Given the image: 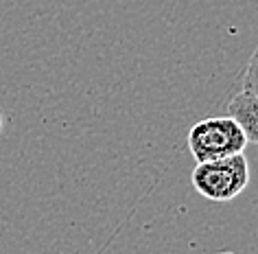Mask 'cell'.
Instances as JSON below:
<instances>
[{"instance_id":"6da1fadb","label":"cell","mask_w":258,"mask_h":254,"mask_svg":"<svg viewBox=\"0 0 258 254\" xmlns=\"http://www.w3.org/2000/svg\"><path fill=\"white\" fill-rule=\"evenodd\" d=\"M192 188L210 201H232L249 184V162L243 154L197 162L190 175Z\"/></svg>"},{"instance_id":"7a4b0ae2","label":"cell","mask_w":258,"mask_h":254,"mask_svg":"<svg viewBox=\"0 0 258 254\" xmlns=\"http://www.w3.org/2000/svg\"><path fill=\"white\" fill-rule=\"evenodd\" d=\"M245 147H247V138L232 116L204 119L195 123L188 134V149L197 162L243 154Z\"/></svg>"},{"instance_id":"3957f363","label":"cell","mask_w":258,"mask_h":254,"mask_svg":"<svg viewBox=\"0 0 258 254\" xmlns=\"http://www.w3.org/2000/svg\"><path fill=\"white\" fill-rule=\"evenodd\" d=\"M228 112L243 129L247 145L249 142L258 145V94L249 92V90H241L230 99Z\"/></svg>"},{"instance_id":"277c9868","label":"cell","mask_w":258,"mask_h":254,"mask_svg":"<svg viewBox=\"0 0 258 254\" xmlns=\"http://www.w3.org/2000/svg\"><path fill=\"white\" fill-rule=\"evenodd\" d=\"M243 90H249V92L258 94V48L251 53L247 70L243 75Z\"/></svg>"},{"instance_id":"5b68a950","label":"cell","mask_w":258,"mask_h":254,"mask_svg":"<svg viewBox=\"0 0 258 254\" xmlns=\"http://www.w3.org/2000/svg\"><path fill=\"white\" fill-rule=\"evenodd\" d=\"M0 132H3V112H0Z\"/></svg>"}]
</instances>
